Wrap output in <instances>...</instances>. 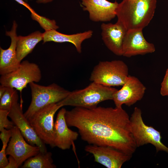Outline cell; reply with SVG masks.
Here are the masks:
<instances>
[{
  "instance_id": "obj_30",
  "label": "cell",
  "mask_w": 168,
  "mask_h": 168,
  "mask_svg": "<svg viewBox=\"0 0 168 168\" xmlns=\"http://www.w3.org/2000/svg\"><path fill=\"white\" fill-rule=\"evenodd\" d=\"M53 0H36V2L38 3H46L50 2Z\"/></svg>"
},
{
  "instance_id": "obj_14",
  "label": "cell",
  "mask_w": 168,
  "mask_h": 168,
  "mask_svg": "<svg viewBox=\"0 0 168 168\" xmlns=\"http://www.w3.org/2000/svg\"><path fill=\"white\" fill-rule=\"evenodd\" d=\"M102 39L107 48L115 55L122 56L123 45L128 30L118 21L101 25Z\"/></svg>"
},
{
  "instance_id": "obj_32",
  "label": "cell",
  "mask_w": 168,
  "mask_h": 168,
  "mask_svg": "<svg viewBox=\"0 0 168 168\" xmlns=\"http://www.w3.org/2000/svg\"></svg>"
},
{
  "instance_id": "obj_27",
  "label": "cell",
  "mask_w": 168,
  "mask_h": 168,
  "mask_svg": "<svg viewBox=\"0 0 168 168\" xmlns=\"http://www.w3.org/2000/svg\"><path fill=\"white\" fill-rule=\"evenodd\" d=\"M8 163L5 168H17L19 167L15 158L9 155L8 158Z\"/></svg>"
},
{
  "instance_id": "obj_29",
  "label": "cell",
  "mask_w": 168,
  "mask_h": 168,
  "mask_svg": "<svg viewBox=\"0 0 168 168\" xmlns=\"http://www.w3.org/2000/svg\"><path fill=\"white\" fill-rule=\"evenodd\" d=\"M7 88V87L1 84L0 86V98L4 94Z\"/></svg>"
},
{
  "instance_id": "obj_21",
  "label": "cell",
  "mask_w": 168,
  "mask_h": 168,
  "mask_svg": "<svg viewBox=\"0 0 168 168\" xmlns=\"http://www.w3.org/2000/svg\"><path fill=\"white\" fill-rule=\"evenodd\" d=\"M16 89L7 87L2 96L0 98V109L9 111L18 103V95Z\"/></svg>"
},
{
  "instance_id": "obj_4",
  "label": "cell",
  "mask_w": 168,
  "mask_h": 168,
  "mask_svg": "<svg viewBox=\"0 0 168 168\" xmlns=\"http://www.w3.org/2000/svg\"><path fill=\"white\" fill-rule=\"evenodd\" d=\"M128 68L119 60L100 62L94 68L90 77L94 82L109 86H122L128 76Z\"/></svg>"
},
{
  "instance_id": "obj_3",
  "label": "cell",
  "mask_w": 168,
  "mask_h": 168,
  "mask_svg": "<svg viewBox=\"0 0 168 168\" xmlns=\"http://www.w3.org/2000/svg\"><path fill=\"white\" fill-rule=\"evenodd\" d=\"M118 89L94 82L85 88L71 91L64 99L58 103L62 107L71 106L90 108L96 107L99 103L112 100L113 95Z\"/></svg>"
},
{
  "instance_id": "obj_18",
  "label": "cell",
  "mask_w": 168,
  "mask_h": 168,
  "mask_svg": "<svg viewBox=\"0 0 168 168\" xmlns=\"http://www.w3.org/2000/svg\"><path fill=\"white\" fill-rule=\"evenodd\" d=\"M91 30L71 35L63 34L56 30L45 31L43 33V43L53 41L58 43L70 42L74 45L77 52H82V44L86 39L91 38L93 35Z\"/></svg>"
},
{
  "instance_id": "obj_28",
  "label": "cell",
  "mask_w": 168,
  "mask_h": 168,
  "mask_svg": "<svg viewBox=\"0 0 168 168\" xmlns=\"http://www.w3.org/2000/svg\"><path fill=\"white\" fill-rule=\"evenodd\" d=\"M20 4L22 5L26 8H27L31 12V13H34L36 12L30 7V6L27 3L25 2L23 0H14Z\"/></svg>"
},
{
  "instance_id": "obj_31",
  "label": "cell",
  "mask_w": 168,
  "mask_h": 168,
  "mask_svg": "<svg viewBox=\"0 0 168 168\" xmlns=\"http://www.w3.org/2000/svg\"></svg>"
},
{
  "instance_id": "obj_24",
  "label": "cell",
  "mask_w": 168,
  "mask_h": 168,
  "mask_svg": "<svg viewBox=\"0 0 168 168\" xmlns=\"http://www.w3.org/2000/svg\"><path fill=\"white\" fill-rule=\"evenodd\" d=\"M160 93L162 96H168V68L161 83Z\"/></svg>"
},
{
  "instance_id": "obj_9",
  "label": "cell",
  "mask_w": 168,
  "mask_h": 168,
  "mask_svg": "<svg viewBox=\"0 0 168 168\" xmlns=\"http://www.w3.org/2000/svg\"><path fill=\"white\" fill-rule=\"evenodd\" d=\"M146 88L137 77L129 75L122 88L114 94L112 100L115 107L133 105L143 97Z\"/></svg>"
},
{
  "instance_id": "obj_6",
  "label": "cell",
  "mask_w": 168,
  "mask_h": 168,
  "mask_svg": "<svg viewBox=\"0 0 168 168\" xmlns=\"http://www.w3.org/2000/svg\"><path fill=\"white\" fill-rule=\"evenodd\" d=\"M130 126L137 147L151 144L155 147L156 152L162 151L168 154V147L161 141V132L145 124L142 111L138 107L134 108L130 117Z\"/></svg>"
},
{
  "instance_id": "obj_22",
  "label": "cell",
  "mask_w": 168,
  "mask_h": 168,
  "mask_svg": "<svg viewBox=\"0 0 168 168\" xmlns=\"http://www.w3.org/2000/svg\"><path fill=\"white\" fill-rule=\"evenodd\" d=\"M31 17L32 19L37 21L45 31L52 30H56L59 28L54 20H50L44 16H40L36 12L31 13Z\"/></svg>"
},
{
  "instance_id": "obj_26",
  "label": "cell",
  "mask_w": 168,
  "mask_h": 168,
  "mask_svg": "<svg viewBox=\"0 0 168 168\" xmlns=\"http://www.w3.org/2000/svg\"><path fill=\"white\" fill-rule=\"evenodd\" d=\"M1 132L0 138L2 141V145H7L10 138L12 137V131L11 129L4 128Z\"/></svg>"
},
{
  "instance_id": "obj_10",
  "label": "cell",
  "mask_w": 168,
  "mask_h": 168,
  "mask_svg": "<svg viewBox=\"0 0 168 168\" xmlns=\"http://www.w3.org/2000/svg\"><path fill=\"white\" fill-rule=\"evenodd\" d=\"M11 129L12 135L6 153L15 158L19 167L27 159L39 153L40 149L37 146L28 144L17 126L14 125Z\"/></svg>"
},
{
  "instance_id": "obj_2",
  "label": "cell",
  "mask_w": 168,
  "mask_h": 168,
  "mask_svg": "<svg viewBox=\"0 0 168 168\" xmlns=\"http://www.w3.org/2000/svg\"><path fill=\"white\" fill-rule=\"evenodd\" d=\"M157 0H123L116 10L117 21L128 30L142 29L153 18Z\"/></svg>"
},
{
  "instance_id": "obj_5",
  "label": "cell",
  "mask_w": 168,
  "mask_h": 168,
  "mask_svg": "<svg viewBox=\"0 0 168 168\" xmlns=\"http://www.w3.org/2000/svg\"><path fill=\"white\" fill-rule=\"evenodd\" d=\"M29 84L31 100L28 108L24 114L27 119L40 109L61 101L71 92L54 83L47 86L40 85L34 82Z\"/></svg>"
},
{
  "instance_id": "obj_17",
  "label": "cell",
  "mask_w": 168,
  "mask_h": 168,
  "mask_svg": "<svg viewBox=\"0 0 168 168\" xmlns=\"http://www.w3.org/2000/svg\"><path fill=\"white\" fill-rule=\"evenodd\" d=\"M66 110L63 108L59 110L54 124L55 147L63 150L69 149L79 136L77 132L68 128L65 117Z\"/></svg>"
},
{
  "instance_id": "obj_15",
  "label": "cell",
  "mask_w": 168,
  "mask_h": 168,
  "mask_svg": "<svg viewBox=\"0 0 168 168\" xmlns=\"http://www.w3.org/2000/svg\"><path fill=\"white\" fill-rule=\"evenodd\" d=\"M83 9L87 11L93 21L107 22L116 16L119 3L107 0H81Z\"/></svg>"
},
{
  "instance_id": "obj_7",
  "label": "cell",
  "mask_w": 168,
  "mask_h": 168,
  "mask_svg": "<svg viewBox=\"0 0 168 168\" xmlns=\"http://www.w3.org/2000/svg\"><path fill=\"white\" fill-rule=\"evenodd\" d=\"M62 107L58 103L48 105L28 119L38 137L52 147H55L54 117L56 112Z\"/></svg>"
},
{
  "instance_id": "obj_11",
  "label": "cell",
  "mask_w": 168,
  "mask_h": 168,
  "mask_svg": "<svg viewBox=\"0 0 168 168\" xmlns=\"http://www.w3.org/2000/svg\"><path fill=\"white\" fill-rule=\"evenodd\" d=\"M85 150L93 156L95 161L108 168H120L132 156L112 147L89 144Z\"/></svg>"
},
{
  "instance_id": "obj_8",
  "label": "cell",
  "mask_w": 168,
  "mask_h": 168,
  "mask_svg": "<svg viewBox=\"0 0 168 168\" xmlns=\"http://www.w3.org/2000/svg\"><path fill=\"white\" fill-rule=\"evenodd\" d=\"M41 77V71L38 65L25 60L21 62L15 70L1 75L0 82L1 85L14 88L21 93L28 84L39 82Z\"/></svg>"
},
{
  "instance_id": "obj_13",
  "label": "cell",
  "mask_w": 168,
  "mask_h": 168,
  "mask_svg": "<svg viewBox=\"0 0 168 168\" xmlns=\"http://www.w3.org/2000/svg\"><path fill=\"white\" fill-rule=\"evenodd\" d=\"M8 116L15 125L18 128L24 138L30 144L38 147L40 152H47L45 144L38 137L25 116L21 105L18 103L15 105L9 111Z\"/></svg>"
},
{
  "instance_id": "obj_23",
  "label": "cell",
  "mask_w": 168,
  "mask_h": 168,
  "mask_svg": "<svg viewBox=\"0 0 168 168\" xmlns=\"http://www.w3.org/2000/svg\"><path fill=\"white\" fill-rule=\"evenodd\" d=\"M9 111L0 109V131L4 129H11L14 125L13 122L9 120L8 118Z\"/></svg>"
},
{
  "instance_id": "obj_1",
  "label": "cell",
  "mask_w": 168,
  "mask_h": 168,
  "mask_svg": "<svg viewBox=\"0 0 168 168\" xmlns=\"http://www.w3.org/2000/svg\"><path fill=\"white\" fill-rule=\"evenodd\" d=\"M65 117L68 126L76 128L89 144L110 147L132 156L136 151L130 117L122 107H74L66 110Z\"/></svg>"
},
{
  "instance_id": "obj_20",
  "label": "cell",
  "mask_w": 168,
  "mask_h": 168,
  "mask_svg": "<svg viewBox=\"0 0 168 168\" xmlns=\"http://www.w3.org/2000/svg\"><path fill=\"white\" fill-rule=\"evenodd\" d=\"M22 168H56L53 163L52 154L50 152H40L36 155L26 160Z\"/></svg>"
},
{
  "instance_id": "obj_25",
  "label": "cell",
  "mask_w": 168,
  "mask_h": 168,
  "mask_svg": "<svg viewBox=\"0 0 168 168\" xmlns=\"http://www.w3.org/2000/svg\"><path fill=\"white\" fill-rule=\"evenodd\" d=\"M7 145H3L0 152V168H5L8 163V159L7 157L6 149Z\"/></svg>"
},
{
  "instance_id": "obj_12",
  "label": "cell",
  "mask_w": 168,
  "mask_h": 168,
  "mask_svg": "<svg viewBox=\"0 0 168 168\" xmlns=\"http://www.w3.org/2000/svg\"><path fill=\"white\" fill-rule=\"evenodd\" d=\"M154 44L147 42L144 37L142 29L128 30L123 45L122 56L130 57L154 53Z\"/></svg>"
},
{
  "instance_id": "obj_16",
  "label": "cell",
  "mask_w": 168,
  "mask_h": 168,
  "mask_svg": "<svg viewBox=\"0 0 168 168\" xmlns=\"http://www.w3.org/2000/svg\"><path fill=\"white\" fill-rule=\"evenodd\" d=\"M17 25L14 21L11 30L6 31V35L10 37L11 43L9 48L6 49L0 47V74L4 75L16 70L21 62L18 60L16 48L18 36L16 34Z\"/></svg>"
},
{
  "instance_id": "obj_19",
  "label": "cell",
  "mask_w": 168,
  "mask_h": 168,
  "mask_svg": "<svg viewBox=\"0 0 168 168\" xmlns=\"http://www.w3.org/2000/svg\"><path fill=\"white\" fill-rule=\"evenodd\" d=\"M43 39V33L39 31H35L26 36H18L16 52L18 61L21 62Z\"/></svg>"
}]
</instances>
